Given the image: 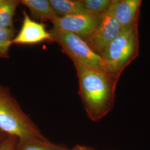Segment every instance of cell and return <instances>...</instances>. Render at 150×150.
Instances as JSON below:
<instances>
[{"instance_id":"cell-5","label":"cell","mask_w":150,"mask_h":150,"mask_svg":"<svg viewBox=\"0 0 150 150\" xmlns=\"http://www.w3.org/2000/svg\"><path fill=\"white\" fill-rule=\"evenodd\" d=\"M122 28L111 12L100 16L98 26L90 35L83 39L95 52L101 55L107 46L116 38Z\"/></svg>"},{"instance_id":"cell-2","label":"cell","mask_w":150,"mask_h":150,"mask_svg":"<svg viewBox=\"0 0 150 150\" xmlns=\"http://www.w3.org/2000/svg\"><path fill=\"white\" fill-rule=\"evenodd\" d=\"M0 129L19 142L47 139L25 112L10 91L0 85Z\"/></svg>"},{"instance_id":"cell-10","label":"cell","mask_w":150,"mask_h":150,"mask_svg":"<svg viewBox=\"0 0 150 150\" xmlns=\"http://www.w3.org/2000/svg\"><path fill=\"white\" fill-rule=\"evenodd\" d=\"M49 2L54 11L59 17L88 12L83 7L81 1L49 0Z\"/></svg>"},{"instance_id":"cell-1","label":"cell","mask_w":150,"mask_h":150,"mask_svg":"<svg viewBox=\"0 0 150 150\" xmlns=\"http://www.w3.org/2000/svg\"><path fill=\"white\" fill-rule=\"evenodd\" d=\"M79 82V95L88 117L98 121L112 110L119 78L109 72L72 61Z\"/></svg>"},{"instance_id":"cell-3","label":"cell","mask_w":150,"mask_h":150,"mask_svg":"<svg viewBox=\"0 0 150 150\" xmlns=\"http://www.w3.org/2000/svg\"><path fill=\"white\" fill-rule=\"evenodd\" d=\"M139 20L122 29L100 55L108 71L120 79L125 69L139 53Z\"/></svg>"},{"instance_id":"cell-4","label":"cell","mask_w":150,"mask_h":150,"mask_svg":"<svg viewBox=\"0 0 150 150\" xmlns=\"http://www.w3.org/2000/svg\"><path fill=\"white\" fill-rule=\"evenodd\" d=\"M49 31L53 37L54 42L59 45L62 51L72 61L109 72L101 56L95 52L82 38L54 27Z\"/></svg>"},{"instance_id":"cell-9","label":"cell","mask_w":150,"mask_h":150,"mask_svg":"<svg viewBox=\"0 0 150 150\" xmlns=\"http://www.w3.org/2000/svg\"><path fill=\"white\" fill-rule=\"evenodd\" d=\"M21 4L27 7L32 16L41 21L53 23L59 17L48 0H21Z\"/></svg>"},{"instance_id":"cell-6","label":"cell","mask_w":150,"mask_h":150,"mask_svg":"<svg viewBox=\"0 0 150 150\" xmlns=\"http://www.w3.org/2000/svg\"><path fill=\"white\" fill-rule=\"evenodd\" d=\"M100 16L88 11L80 14L59 16L52 23L56 28L84 39L95 31L99 23Z\"/></svg>"},{"instance_id":"cell-7","label":"cell","mask_w":150,"mask_h":150,"mask_svg":"<svg viewBox=\"0 0 150 150\" xmlns=\"http://www.w3.org/2000/svg\"><path fill=\"white\" fill-rule=\"evenodd\" d=\"M54 42V38L45 25L33 20L26 12H23L21 28L12 43L16 45H33L43 41Z\"/></svg>"},{"instance_id":"cell-14","label":"cell","mask_w":150,"mask_h":150,"mask_svg":"<svg viewBox=\"0 0 150 150\" xmlns=\"http://www.w3.org/2000/svg\"><path fill=\"white\" fill-rule=\"evenodd\" d=\"M86 10L92 13L101 16L108 10L111 0H81Z\"/></svg>"},{"instance_id":"cell-11","label":"cell","mask_w":150,"mask_h":150,"mask_svg":"<svg viewBox=\"0 0 150 150\" xmlns=\"http://www.w3.org/2000/svg\"><path fill=\"white\" fill-rule=\"evenodd\" d=\"M20 0H0V28L11 29L13 27V17Z\"/></svg>"},{"instance_id":"cell-8","label":"cell","mask_w":150,"mask_h":150,"mask_svg":"<svg viewBox=\"0 0 150 150\" xmlns=\"http://www.w3.org/2000/svg\"><path fill=\"white\" fill-rule=\"evenodd\" d=\"M141 4V0H111L108 10L123 28L139 20Z\"/></svg>"},{"instance_id":"cell-13","label":"cell","mask_w":150,"mask_h":150,"mask_svg":"<svg viewBox=\"0 0 150 150\" xmlns=\"http://www.w3.org/2000/svg\"><path fill=\"white\" fill-rule=\"evenodd\" d=\"M15 30L0 28V59L9 57V50L15 38Z\"/></svg>"},{"instance_id":"cell-16","label":"cell","mask_w":150,"mask_h":150,"mask_svg":"<svg viewBox=\"0 0 150 150\" xmlns=\"http://www.w3.org/2000/svg\"><path fill=\"white\" fill-rule=\"evenodd\" d=\"M68 150H96L92 147L84 145H77L73 147L72 149Z\"/></svg>"},{"instance_id":"cell-12","label":"cell","mask_w":150,"mask_h":150,"mask_svg":"<svg viewBox=\"0 0 150 150\" xmlns=\"http://www.w3.org/2000/svg\"><path fill=\"white\" fill-rule=\"evenodd\" d=\"M68 150L64 146L54 144L47 139H33L19 142L16 150Z\"/></svg>"},{"instance_id":"cell-15","label":"cell","mask_w":150,"mask_h":150,"mask_svg":"<svg viewBox=\"0 0 150 150\" xmlns=\"http://www.w3.org/2000/svg\"><path fill=\"white\" fill-rule=\"evenodd\" d=\"M17 139L16 137L10 136L0 144V150H16Z\"/></svg>"}]
</instances>
